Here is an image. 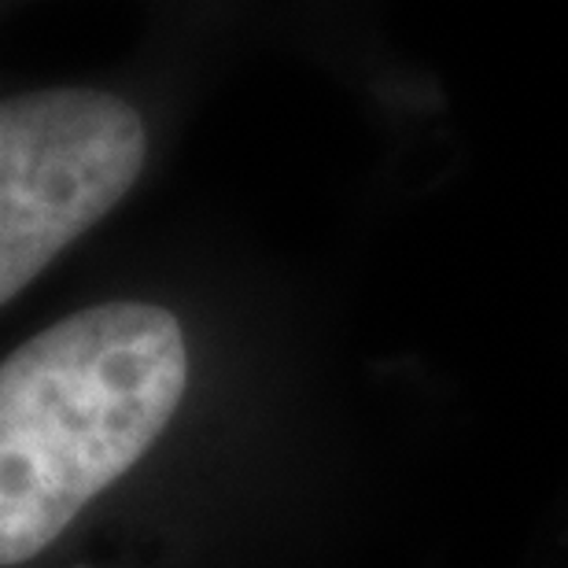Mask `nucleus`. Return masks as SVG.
Instances as JSON below:
<instances>
[{"mask_svg":"<svg viewBox=\"0 0 568 568\" xmlns=\"http://www.w3.org/2000/svg\"><path fill=\"white\" fill-rule=\"evenodd\" d=\"M189 351L152 303H100L0 366V561L38 558L126 476L178 414Z\"/></svg>","mask_w":568,"mask_h":568,"instance_id":"obj_1","label":"nucleus"},{"mask_svg":"<svg viewBox=\"0 0 568 568\" xmlns=\"http://www.w3.org/2000/svg\"><path fill=\"white\" fill-rule=\"evenodd\" d=\"M148 155L141 111L100 89H38L0 108V303L97 225Z\"/></svg>","mask_w":568,"mask_h":568,"instance_id":"obj_2","label":"nucleus"}]
</instances>
